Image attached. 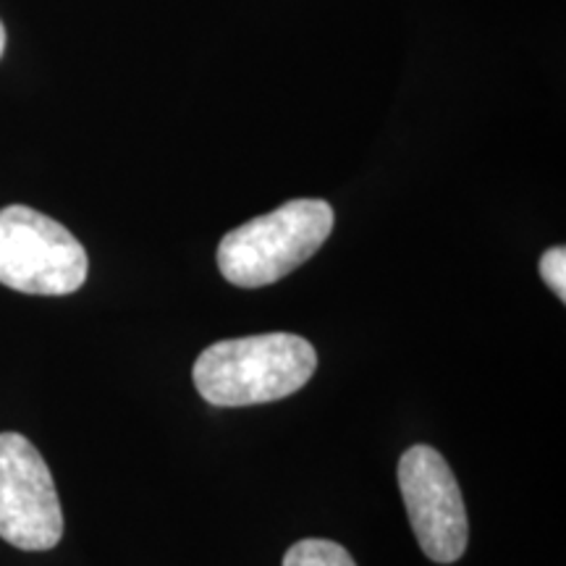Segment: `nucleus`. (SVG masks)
<instances>
[{"instance_id":"nucleus-1","label":"nucleus","mask_w":566,"mask_h":566,"mask_svg":"<svg viewBox=\"0 0 566 566\" xmlns=\"http://www.w3.org/2000/svg\"><path fill=\"white\" fill-rule=\"evenodd\" d=\"M317 352L294 334H263L216 342L197 357L195 388L212 407H252L279 401L307 386Z\"/></svg>"},{"instance_id":"nucleus-2","label":"nucleus","mask_w":566,"mask_h":566,"mask_svg":"<svg viewBox=\"0 0 566 566\" xmlns=\"http://www.w3.org/2000/svg\"><path fill=\"white\" fill-rule=\"evenodd\" d=\"M331 231L334 208L328 202L292 200L226 233L218 244V268L233 286H268L307 263Z\"/></svg>"},{"instance_id":"nucleus-3","label":"nucleus","mask_w":566,"mask_h":566,"mask_svg":"<svg viewBox=\"0 0 566 566\" xmlns=\"http://www.w3.org/2000/svg\"><path fill=\"white\" fill-rule=\"evenodd\" d=\"M87 252L53 218L9 205L0 210V283L34 296L74 294L87 281Z\"/></svg>"},{"instance_id":"nucleus-4","label":"nucleus","mask_w":566,"mask_h":566,"mask_svg":"<svg viewBox=\"0 0 566 566\" xmlns=\"http://www.w3.org/2000/svg\"><path fill=\"white\" fill-rule=\"evenodd\" d=\"M399 491L422 554L436 564L464 556L470 522L462 491L441 451L412 446L399 459Z\"/></svg>"},{"instance_id":"nucleus-5","label":"nucleus","mask_w":566,"mask_h":566,"mask_svg":"<svg viewBox=\"0 0 566 566\" xmlns=\"http://www.w3.org/2000/svg\"><path fill=\"white\" fill-rule=\"evenodd\" d=\"M63 512L51 470L21 433H0V537L21 551L61 543Z\"/></svg>"},{"instance_id":"nucleus-6","label":"nucleus","mask_w":566,"mask_h":566,"mask_svg":"<svg viewBox=\"0 0 566 566\" xmlns=\"http://www.w3.org/2000/svg\"><path fill=\"white\" fill-rule=\"evenodd\" d=\"M283 566H357L349 551L334 541L307 537L294 543L283 556Z\"/></svg>"},{"instance_id":"nucleus-7","label":"nucleus","mask_w":566,"mask_h":566,"mask_svg":"<svg viewBox=\"0 0 566 566\" xmlns=\"http://www.w3.org/2000/svg\"><path fill=\"white\" fill-rule=\"evenodd\" d=\"M541 275L548 289L558 300L566 302V250L564 247H551L541 258Z\"/></svg>"},{"instance_id":"nucleus-8","label":"nucleus","mask_w":566,"mask_h":566,"mask_svg":"<svg viewBox=\"0 0 566 566\" xmlns=\"http://www.w3.org/2000/svg\"><path fill=\"white\" fill-rule=\"evenodd\" d=\"M6 51V30H3V21H0V55Z\"/></svg>"}]
</instances>
